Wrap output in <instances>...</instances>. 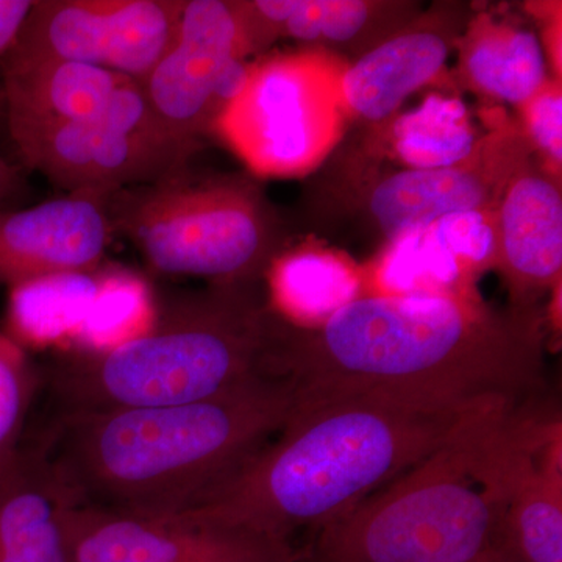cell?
<instances>
[{"label":"cell","mask_w":562,"mask_h":562,"mask_svg":"<svg viewBox=\"0 0 562 562\" xmlns=\"http://www.w3.org/2000/svg\"><path fill=\"white\" fill-rule=\"evenodd\" d=\"M547 317L472 295H362L327 324H286L280 375L295 401L386 398L464 409L528 403L543 383Z\"/></svg>","instance_id":"obj_1"},{"label":"cell","mask_w":562,"mask_h":562,"mask_svg":"<svg viewBox=\"0 0 562 562\" xmlns=\"http://www.w3.org/2000/svg\"><path fill=\"white\" fill-rule=\"evenodd\" d=\"M294 405L288 380L262 379L188 405L54 414L31 443L80 508L177 517L265 449Z\"/></svg>","instance_id":"obj_2"},{"label":"cell","mask_w":562,"mask_h":562,"mask_svg":"<svg viewBox=\"0 0 562 562\" xmlns=\"http://www.w3.org/2000/svg\"><path fill=\"white\" fill-rule=\"evenodd\" d=\"M476 406L430 408L375 397L295 401L265 449L177 517L290 546L295 531L322 530L430 457Z\"/></svg>","instance_id":"obj_3"},{"label":"cell","mask_w":562,"mask_h":562,"mask_svg":"<svg viewBox=\"0 0 562 562\" xmlns=\"http://www.w3.org/2000/svg\"><path fill=\"white\" fill-rule=\"evenodd\" d=\"M543 416L530 403L476 406L430 457L317 531L295 562H486L501 558L514 483Z\"/></svg>","instance_id":"obj_4"},{"label":"cell","mask_w":562,"mask_h":562,"mask_svg":"<svg viewBox=\"0 0 562 562\" xmlns=\"http://www.w3.org/2000/svg\"><path fill=\"white\" fill-rule=\"evenodd\" d=\"M257 281H225L158 305L146 335L106 351H55L38 372L54 414L161 408L281 379L284 324Z\"/></svg>","instance_id":"obj_5"},{"label":"cell","mask_w":562,"mask_h":562,"mask_svg":"<svg viewBox=\"0 0 562 562\" xmlns=\"http://www.w3.org/2000/svg\"><path fill=\"white\" fill-rule=\"evenodd\" d=\"M105 202L114 232L165 276L257 281L284 247L276 211L246 177H195L187 168Z\"/></svg>","instance_id":"obj_6"},{"label":"cell","mask_w":562,"mask_h":562,"mask_svg":"<svg viewBox=\"0 0 562 562\" xmlns=\"http://www.w3.org/2000/svg\"><path fill=\"white\" fill-rule=\"evenodd\" d=\"M346 65L322 49L251 63L210 136L255 176L290 179L313 172L336 149L349 121L341 99Z\"/></svg>","instance_id":"obj_7"},{"label":"cell","mask_w":562,"mask_h":562,"mask_svg":"<svg viewBox=\"0 0 562 562\" xmlns=\"http://www.w3.org/2000/svg\"><path fill=\"white\" fill-rule=\"evenodd\" d=\"M201 146L173 138L155 116L138 81L125 85L95 116L63 125L22 151L25 168L69 194L106 198L188 168Z\"/></svg>","instance_id":"obj_8"},{"label":"cell","mask_w":562,"mask_h":562,"mask_svg":"<svg viewBox=\"0 0 562 562\" xmlns=\"http://www.w3.org/2000/svg\"><path fill=\"white\" fill-rule=\"evenodd\" d=\"M531 155L519 125L497 122L452 168L351 177L349 187L336 191L338 210L349 211L390 246L449 214L497 209L506 183Z\"/></svg>","instance_id":"obj_9"},{"label":"cell","mask_w":562,"mask_h":562,"mask_svg":"<svg viewBox=\"0 0 562 562\" xmlns=\"http://www.w3.org/2000/svg\"><path fill=\"white\" fill-rule=\"evenodd\" d=\"M255 55L239 0H187L171 46L140 81L144 98L173 138L202 147Z\"/></svg>","instance_id":"obj_10"},{"label":"cell","mask_w":562,"mask_h":562,"mask_svg":"<svg viewBox=\"0 0 562 562\" xmlns=\"http://www.w3.org/2000/svg\"><path fill=\"white\" fill-rule=\"evenodd\" d=\"M187 0H36L3 60H63L143 81L168 47Z\"/></svg>","instance_id":"obj_11"},{"label":"cell","mask_w":562,"mask_h":562,"mask_svg":"<svg viewBox=\"0 0 562 562\" xmlns=\"http://www.w3.org/2000/svg\"><path fill=\"white\" fill-rule=\"evenodd\" d=\"M72 562H295L291 546L184 517L140 519L77 506L70 513Z\"/></svg>","instance_id":"obj_12"},{"label":"cell","mask_w":562,"mask_h":562,"mask_svg":"<svg viewBox=\"0 0 562 562\" xmlns=\"http://www.w3.org/2000/svg\"><path fill=\"white\" fill-rule=\"evenodd\" d=\"M469 18L461 3L420 11L401 31L347 63L341 77L347 120L390 121L406 98L442 76Z\"/></svg>","instance_id":"obj_13"},{"label":"cell","mask_w":562,"mask_h":562,"mask_svg":"<svg viewBox=\"0 0 562 562\" xmlns=\"http://www.w3.org/2000/svg\"><path fill=\"white\" fill-rule=\"evenodd\" d=\"M513 308L536 310L561 286V179L535 157L513 173L495 209V266Z\"/></svg>","instance_id":"obj_14"},{"label":"cell","mask_w":562,"mask_h":562,"mask_svg":"<svg viewBox=\"0 0 562 562\" xmlns=\"http://www.w3.org/2000/svg\"><path fill=\"white\" fill-rule=\"evenodd\" d=\"M114 228L105 198L69 194L25 210L0 211V284L101 268Z\"/></svg>","instance_id":"obj_15"},{"label":"cell","mask_w":562,"mask_h":562,"mask_svg":"<svg viewBox=\"0 0 562 562\" xmlns=\"http://www.w3.org/2000/svg\"><path fill=\"white\" fill-rule=\"evenodd\" d=\"M7 132L18 155L63 125L95 116L132 79L63 60H2Z\"/></svg>","instance_id":"obj_16"},{"label":"cell","mask_w":562,"mask_h":562,"mask_svg":"<svg viewBox=\"0 0 562 562\" xmlns=\"http://www.w3.org/2000/svg\"><path fill=\"white\" fill-rule=\"evenodd\" d=\"M77 506L49 464L24 439L0 473V562H72L68 524Z\"/></svg>","instance_id":"obj_17"},{"label":"cell","mask_w":562,"mask_h":562,"mask_svg":"<svg viewBox=\"0 0 562 562\" xmlns=\"http://www.w3.org/2000/svg\"><path fill=\"white\" fill-rule=\"evenodd\" d=\"M262 277L271 312L299 330L322 327L364 294V268L314 243L283 247Z\"/></svg>","instance_id":"obj_18"},{"label":"cell","mask_w":562,"mask_h":562,"mask_svg":"<svg viewBox=\"0 0 562 562\" xmlns=\"http://www.w3.org/2000/svg\"><path fill=\"white\" fill-rule=\"evenodd\" d=\"M501 558L562 562V431L557 419L528 454L503 520Z\"/></svg>","instance_id":"obj_19"},{"label":"cell","mask_w":562,"mask_h":562,"mask_svg":"<svg viewBox=\"0 0 562 562\" xmlns=\"http://www.w3.org/2000/svg\"><path fill=\"white\" fill-rule=\"evenodd\" d=\"M457 47L462 83L484 98L520 106L549 80L538 35L490 13L469 18Z\"/></svg>","instance_id":"obj_20"},{"label":"cell","mask_w":562,"mask_h":562,"mask_svg":"<svg viewBox=\"0 0 562 562\" xmlns=\"http://www.w3.org/2000/svg\"><path fill=\"white\" fill-rule=\"evenodd\" d=\"M480 277L436 222L384 247L364 268L362 295H472Z\"/></svg>","instance_id":"obj_21"},{"label":"cell","mask_w":562,"mask_h":562,"mask_svg":"<svg viewBox=\"0 0 562 562\" xmlns=\"http://www.w3.org/2000/svg\"><path fill=\"white\" fill-rule=\"evenodd\" d=\"M99 269L58 273L10 288V338L24 350H68L98 297Z\"/></svg>","instance_id":"obj_22"},{"label":"cell","mask_w":562,"mask_h":562,"mask_svg":"<svg viewBox=\"0 0 562 562\" xmlns=\"http://www.w3.org/2000/svg\"><path fill=\"white\" fill-rule=\"evenodd\" d=\"M420 11L413 2L291 0L280 38L316 44L322 50L350 52L358 58L405 27Z\"/></svg>","instance_id":"obj_23"},{"label":"cell","mask_w":562,"mask_h":562,"mask_svg":"<svg viewBox=\"0 0 562 562\" xmlns=\"http://www.w3.org/2000/svg\"><path fill=\"white\" fill-rule=\"evenodd\" d=\"M479 139L468 106L432 92L419 109L395 117L387 144L406 169H443L464 161Z\"/></svg>","instance_id":"obj_24"},{"label":"cell","mask_w":562,"mask_h":562,"mask_svg":"<svg viewBox=\"0 0 562 562\" xmlns=\"http://www.w3.org/2000/svg\"><path fill=\"white\" fill-rule=\"evenodd\" d=\"M98 297L72 346L65 351H106L146 335L158 303L149 283L131 269L101 266Z\"/></svg>","instance_id":"obj_25"},{"label":"cell","mask_w":562,"mask_h":562,"mask_svg":"<svg viewBox=\"0 0 562 562\" xmlns=\"http://www.w3.org/2000/svg\"><path fill=\"white\" fill-rule=\"evenodd\" d=\"M36 392L38 373L27 351L0 328V473L20 452Z\"/></svg>","instance_id":"obj_26"},{"label":"cell","mask_w":562,"mask_h":562,"mask_svg":"<svg viewBox=\"0 0 562 562\" xmlns=\"http://www.w3.org/2000/svg\"><path fill=\"white\" fill-rule=\"evenodd\" d=\"M524 133L539 165L561 179L562 168V90L561 80H547L541 90L519 106Z\"/></svg>","instance_id":"obj_27"},{"label":"cell","mask_w":562,"mask_h":562,"mask_svg":"<svg viewBox=\"0 0 562 562\" xmlns=\"http://www.w3.org/2000/svg\"><path fill=\"white\" fill-rule=\"evenodd\" d=\"M36 0H0V61L13 49Z\"/></svg>","instance_id":"obj_28"},{"label":"cell","mask_w":562,"mask_h":562,"mask_svg":"<svg viewBox=\"0 0 562 562\" xmlns=\"http://www.w3.org/2000/svg\"><path fill=\"white\" fill-rule=\"evenodd\" d=\"M22 188L24 179L20 169L0 157V211H5L3 206L21 194Z\"/></svg>","instance_id":"obj_29"},{"label":"cell","mask_w":562,"mask_h":562,"mask_svg":"<svg viewBox=\"0 0 562 562\" xmlns=\"http://www.w3.org/2000/svg\"><path fill=\"white\" fill-rule=\"evenodd\" d=\"M0 124L7 127L5 99H3L2 88H0Z\"/></svg>","instance_id":"obj_30"},{"label":"cell","mask_w":562,"mask_h":562,"mask_svg":"<svg viewBox=\"0 0 562 562\" xmlns=\"http://www.w3.org/2000/svg\"><path fill=\"white\" fill-rule=\"evenodd\" d=\"M486 562H509V561L503 560V558H494V560H490Z\"/></svg>","instance_id":"obj_31"}]
</instances>
